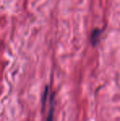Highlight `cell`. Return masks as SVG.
Wrapping results in <instances>:
<instances>
[{
  "label": "cell",
  "instance_id": "1",
  "mask_svg": "<svg viewBox=\"0 0 120 121\" xmlns=\"http://www.w3.org/2000/svg\"><path fill=\"white\" fill-rule=\"evenodd\" d=\"M54 95L53 94L50 96V106L46 121H54Z\"/></svg>",
  "mask_w": 120,
  "mask_h": 121
}]
</instances>
